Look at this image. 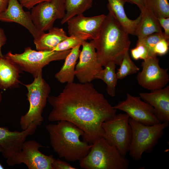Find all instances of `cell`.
Wrapping results in <instances>:
<instances>
[{
    "mask_svg": "<svg viewBox=\"0 0 169 169\" xmlns=\"http://www.w3.org/2000/svg\"><path fill=\"white\" fill-rule=\"evenodd\" d=\"M47 101L52 107L49 121L74 124L83 131V141L90 144L103 137L102 123L116 115L117 110L90 82L67 83L58 95H49Z\"/></svg>",
    "mask_w": 169,
    "mask_h": 169,
    "instance_id": "6da1fadb",
    "label": "cell"
},
{
    "mask_svg": "<svg viewBox=\"0 0 169 169\" xmlns=\"http://www.w3.org/2000/svg\"><path fill=\"white\" fill-rule=\"evenodd\" d=\"M129 35L109 12L98 37L93 40L98 61L102 66L110 62L120 65L131 44Z\"/></svg>",
    "mask_w": 169,
    "mask_h": 169,
    "instance_id": "7a4b0ae2",
    "label": "cell"
},
{
    "mask_svg": "<svg viewBox=\"0 0 169 169\" xmlns=\"http://www.w3.org/2000/svg\"><path fill=\"white\" fill-rule=\"evenodd\" d=\"M49 136L50 144L59 157L69 161H79L89 151L92 146L81 141L83 131L74 124L66 120L49 124L46 126Z\"/></svg>",
    "mask_w": 169,
    "mask_h": 169,
    "instance_id": "3957f363",
    "label": "cell"
},
{
    "mask_svg": "<svg viewBox=\"0 0 169 169\" xmlns=\"http://www.w3.org/2000/svg\"><path fill=\"white\" fill-rule=\"evenodd\" d=\"M89 151L80 160L79 166L84 169H127L129 161L115 146L104 137L92 144Z\"/></svg>",
    "mask_w": 169,
    "mask_h": 169,
    "instance_id": "277c9868",
    "label": "cell"
},
{
    "mask_svg": "<svg viewBox=\"0 0 169 169\" xmlns=\"http://www.w3.org/2000/svg\"><path fill=\"white\" fill-rule=\"evenodd\" d=\"M23 84L28 90L26 96L29 106L28 111L20 118L19 124L22 130L32 123L37 126L42 124L44 121L42 113L51 91L49 84L43 77L42 71L31 83Z\"/></svg>",
    "mask_w": 169,
    "mask_h": 169,
    "instance_id": "5b68a950",
    "label": "cell"
},
{
    "mask_svg": "<svg viewBox=\"0 0 169 169\" xmlns=\"http://www.w3.org/2000/svg\"><path fill=\"white\" fill-rule=\"evenodd\" d=\"M129 123L132 130V138L129 155L136 161L140 160L144 152L151 153L164 135V130L169 122H164L151 125H145L129 118Z\"/></svg>",
    "mask_w": 169,
    "mask_h": 169,
    "instance_id": "8992f818",
    "label": "cell"
},
{
    "mask_svg": "<svg viewBox=\"0 0 169 169\" xmlns=\"http://www.w3.org/2000/svg\"><path fill=\"white\" fill-rule=\"evenodd\" d=\"M71 50L36 51L27 47L22 53L13 54L9 52L4 57L18 65L22 71L30 73L34 78L51 62L65 59Z\"/></svg>",
    "mask_w": 169,
    "mask_h": 169,
    "instance_id": "52a82bcc",
    "label": "cell"
},
{
    "mask_svg": "<svg viewBox=\"0 0 169 169\" xmlns=\"http://www.w3.org/2000/svg\"><path fill=\"white\" fill-rule=\"evenodd\" d=\"M129 118L126 113H120L102 124L104 132L103 137L110 144L115 146L125 157L129 151L132 138Z\"/></svg>",
    "mask_w": 169,
    "mask_h": 169,
    "instance_id": "ba28073f",
    "label": "cell"
},
{
    "mask_svg": "<svg viewBox=\"0 0 169 169\" xmlns=\"http://www.w3.org/2000/svg\"><path fill=\"white\" fill-rule=\"evenodd\" d=\"M44 147L34 140L25 141L21 151L7 159V163L10 166L23 163L29 169H53L52 165L55 158L53 155H47L41 152L39 149Z\"/></svg>",
    "mask_w": 169,
    "mask_h": 169,
    "instance_id": "9c48e42d",
    "label": "cell"
},
{
    "mask_svg": "<svg viewBox=\"0 0 169 169\" xmlns=\"http://www.w3.org/2000/svg\"><path fill=\"white\" fill-rule=\"evenodd\" d=\"M65 12V0H49L33 7L30 15L37 28L44 32L53 27L56 20L62 19Z\"/></svg>",
    "mask_w": 169,
    "mask_h": 169,
    "instance_id": "30bf717a",
    "label": "cell"
},
{
    "mask_svg": "<svg viewBox=\"0 0 169 169\" xmlns=\"http://www.w3.org/2000/svg\"><path fill=\"white\" fill-rule=\"evenodd\" d=\"M113 107L116 110L125 112L135 121L145 125H151L161 123L154 108L143 101L140 96L127 93L125 100L120 101Z\"/></svg>",
    "mask_w": 169,
    "mask_h": 169,
    "instance_id": "8fae6325",
    "label": "cell"
},
{
    "mask_svg": "<svg viewBox=\"0 0 169 169\" xmlns=\"http://www.w3.org/2000/svg\"><path fill=\"white\" fill-rule=\"evenodd\" d=\"M141 66L142 70L138 73L136 79L143 88L152 91L164 88L168 84V69L160 67L157 56L149 57L143 60Z\"/></svg>",
    "mask_w": 169,
    "mask_h": 169,
    "instance_id": "7c38bea8",
    "label": "cell"
},
{
    "mask_svg": "<svg viewBox=\"0 0 169 169\" xmlns=\"http://www.w3.org/2000/svg\"><path fill=\"white\" fill-rule=\"evenodd\" d=\"M79 56V60L76 65L75 76L79 83H90L95 79L96 74L103 69L98 61L93 40L84 41Z\"/></svg>",
    "mask_w": 169,
    "mask_h": 169,
    "instance_id": "4fadbf2b",
    "label": "cell"
},
{
    "mask_svg": "<svg viewBox=\"0 0 169 169\" xmlns=\"http://www.w3.org/2000/svg\"><path fill=\"white\" fill-rule=\"evenodd\" d=\"M106 15L86 17L83 14L74 16L68 20V32L83 41L94 40L98 37Z\"/></svg>",
    "mask_w": 169,
    "mask_h": 169,
    "instance_id": "5bb4252c",
    "label": "cell"
},
{
    "mask_svg": "<svg viewBox=\"0 0 169 169\" xmlns=\"http://www.w3.org/2000/svg\"><path fill=\"white\" fill-rule=\"evenodd\" d=\"M37 128L33 124L21 131H11L7 127H0V145L3 149L2 153L4 158L7 159L19 153L27 137L33 134Z\"/></svg>",
    "mask_w": 169,
    "mask_h": 169,
    "instance_id": "9a60e30c",
    "label": "cell"
},
{
    "mask_svg": "<svg viewBox=\"0 0 169 169\" xmlns=\"http://www.w3.org/2000/svg\"><path fill=\"white\" fill-rule=\"evenodd\" d=\"M18 0H9L6 10L0 14V21L18 23L26 28L37 39L44 32L38 30L33 24L30 13L24 10Z\"/></svg>",
    "mask_w": 169,
    "mask_h": 169,
    "instance_id": "2e32d148",
    "label": "cell"
},
{
    "mask_svg": "<svg viewBox=\"0 0 169 169\" xmlns=\"http://www.w3.org/2000/svg\"><path fill=\"white\" fill-rule=\"evenodd\" d=\"M139 96L155 109L161 122L169 121V86L151 91L141 92Z\"/></svg>",
    "mask_w": 169,
    "mask_h": 169,
    "instance_id": "e0dca14e",
    "label": "cell"
},
{
    "mask_svg": "<svg viewBox=\"0 0 169 169\" xmlns=\"http://www.w3.org/2000/svg\"><path fill=\"white\" fill-rule=\"evenodd\" d=\"M107 8L115 19L129 33L135 35L140 21L141 14L135 19L129 18L126 15L124 6L126 3L125 0H107Z\"/></svg>",
    "mask_w": 169,
    "mask_h": 169,
    "instance_id": "ac0fdd59",
    "label": "cell"
},
{
    "mask_svg": "<svg viewBox=\"0 0 169 169\" xmlns=\"http://www.w3.org/2000/svg\"><path fill=\"white\" fill-rule=\"evenodd\" d=\"M22 70L4 56L0 58V88L1 90L19 87L20 74Z\"/></svg>",
    "mask_w": 169,
    "mask_h": 169,
    "instance_id": "d6986e66",
    "label": "cell"
},
{
    "mask_svg": "<svg viewBox=\"0 0 169 169\" xmlns=\"http://www.w3.org/2000/svg\"><path fill=\"white\" fill-rule=\"evenodd\" d=\"M140 11L141 17L135 34L138 40L154 33L162 32L158 18L149 8L147 7Z\"/></svg>",
    "mask_w": 169,
    "mask_h": 169,
    "instance_id": "ffe728a7",
    "label": "cell"
},
{
    "mask_svg": "<svg viewBox=\"0 0 169 169\" xmlns=\"http://www.w3.org/2000/svg\"><path fill=\"white\" fill-rule=\"evenodd\" d=\"M81 45L72 49L65 59V62L60 70L54 75L61 83H70L74 82L75 76V68L81 50Z\"/></svg>",
    "mask_w": 169,
    "mask_h": 169,
    "instance_id": "44dd1931",
    "label": "cell"
},
{
    "mask_svg": "<svg viewBox=\"0 0 169 169\" xmlns=\"http://www.w3.org/2000/svg\"><path fill=\"white\" fill-rule=\"evenodd\" d=\"M48 33H44L34 43L38 51L53 50L59 44L68 37L63 28L53 27Z\"/></svg>",
    "mask_w": 169,
    "mask_h": 169,
    "instance_id": "7402d4cb",
    "label": "cell"
},
{
    "mask_svg": "<svg viewBox=\"0 0 169 169\" xmlns=\"http://www.w3.org/2000/svg\"><path fill=\"white\" fill-rule=\"evenodd\" d=\"M116 65L113 62L108 63L95 77V79H101L106 84L107 93L111 97L115 95L116 87L118 79L115 72Z\"/></svg>",
    "mask_w": 169,
    "mask_h": 169,
    "instance_id": "603a6c76",
    "label": "cell"
},
{
    "mask_svg": "<svg viewBox=\"0 0 169 169\" xmlns=\"http://www.w3.org/2000/svg\"><path fill=\"white\" fill-rule=\"evenodd\" d=\"M94 0H65L66 12L62 24L76 15L82 14L92 7Z\"/></svg>",
    "mask_w": 169,
    "mask_h": 169,
    "instance_id": "cb8c5ba5",
    "label": "cell"
},
{
    "mask_svg": "<svg viewBox=\"0 0 169 169\" xmlns=\"http://www.w3.org/2000/svg\"><path fill=\"white\" fill-rule=\"evenodd\" d=\"M120 65L116 73L118 79H121L127 76L136 73L140 69L131 59L129 51L125 54Z\"/></svg>",
    "mask_w": 169,
    "mask_h": 169,
    "instance_id": "d4e9b609",
    "label": "cell"
},
{
    "mask_svg": "<svg viewBox=\"0 0 169 169\" xmlns=\"http://www.w3.org/2000/svg\"><path fill=\"white\" fill-rule=\"evenodd\" d=\"M147 7L152 11L158 18L169 17L168 0H147Z\"/></svg>",
    "mask_w": 169,
    "mask_h": 169,
    "instance_id": "484cf974",
    "label": "cell"
},
{
    "mask_svg": "<svg viewBox=\"0 0 169 169\" xmlns=\"http://www.w3.org/2000/svg\"><path fill=\"white\" fill-rule=\"evenodd\" d=\"M162 39H166L163 32L149 35L141 39H138L137 42L143 44L147 47L149 51L150 57H156L154 54L153 49L155 45Z\"/></svg>",
    "mask_w": 169,
    "mask_h": 169,
    "instance_id": "4316f807",
    "label": "cell"
},
{
    "mask_svg": "<svg viewBox=\"0 0 169 169\" xmlns=\"http://www.w3.org/2000/svg\"><path fill=\"white\" fill-rule=\"evenodd\" d=\"M84 41L73 36H68L56 46L53 50L60 51L71 49L79 45H81Z\"/></svg>",
    "mask_w": 169,
    "mask_h": 169,
    "instance_id": "83f0119b",
    "label": "cell"
},
{
    "mask_svg": "<svg viewBox=\"0 0 169 169\" xmlns=\"http://www.w3.org/2000/svg\"><path fill=\"white\" fill-rule=\"evenodd\" d=\"M131 54L132 58L135 60L139 59L144 60L150 57L149 51L147 47L138 42L136 47L131 50Z\"/></svg>",
    "mask_w": 169,
    "mask_h": 169,
    "instance_id": "f1b7e54d",
    "label": "cell"
},
{
    "mask_svg": "<svg viewBox=\"0 0 169 169\" xmlns=\"http://www.w3.org/2000/svg\"><path fill=\"white\" fill-rule=\"evenodd\" d=\"M169 40L162 39L159 41L154 46L153 51L155 55L162 56L166 54L169 49Z\"/></svg>",
    "mask_w": 169,
    "mask_h": 169,
    "instance_id": "f546056e",
    "label": "cell"
},
{
    "mask_svg": "<svg viewBox=\"0 0 169 169\" xmlns=\"http://www.w3.org/2000/svg\"><path fill=\"white\" fill-rule=\"evenodd\" d=\"M52 167L53 169H77L66 162L58 159H55L52 164Z\"/></svg>",
    "mask_w": 169,
    "mask_h": 169,
    "instance_id": "4dcf8cb0",
    "label": "cell"
},
{
    "mask_svg": "<svg viewBox=\"0 0 169 169\" xmlns=\"http://www.w3.org/2000/svg\"><path fill=\"white\" fill-rule=\"evenodd\" d=\"M159 23L164 30L163 32L166 39L169 40V17L158 18Z\"/></svg>",
    "mask_w": 169,
    "mask_h": 169,
    "instance_id": "1f68e13d",
    "label": "cell"
},
{
    "mask_svg": "<svg viewBox=\"0 0 169 169\" xmlns=\"http://www.w3.org/2000/svg\"><path fill=\"white\" fill-rule=\"evenodd\" d=\"M48 0H18L23 7L29 10L40 3Z\"/></svg>",
    "mask_w": 169,
    "mask_h": 169,
    "instance_id": "d6a6232c",
    "label": "cell"
},
{
    "mask_svg": "<svg viewBox=\"0 0 169 169\" xmlns=\"http://www.w3.org/2000/svg\"><path fill=\"white\" fill-rule=\"evenodd\" d=\"M126 2L135 4L141 10L147 7V0H125Z\"/></svg>",
    "mask_w": 169,
    "mask_h": 169,
    "instance_id": "836d02e7",
    "label": "cell"
},
{
    "mask_svg": "<svg viewBox=\"0 0 169 169\" xmlns=\"http://www.w3.org/2000/svg\"><path fill=\"white\" fill-rule=\"evenodd\" d=\"M7 40V38L3 30L0 28V58L4 56L2 52V47L5 44Z\"/></svg>",
    "mask_w": 169,
    "mask_h": 169,
    "instance_id": "e575fe53",
    "label": "cell"
},
{
    "mask_svg": "<svg viewBox=\"0 0 169 169\" xmlns=\"http://www.w3.org/2000/svg\"><path fill=\"white\" fill-rule=\"evenodd\" d=\"M9 0H0V14L4 12L8 6Z\"/></svg>",
    "mask_w": 169,
    "mask_h": 169,
    "instance_id": "d590c367",
    "label": "cell"
},
{
    "mask_svg": "<svg viewBox=\"0 0 169 169\" xmlns=\"http://www.w3.org/2000/svg\"><path fill=\"white\" fill-rule=\"evenodd\" d=\"M3 151V149L2 147L0 145V153H2ZM4 167L0 163V169H4Z\"/></svg>",
    "mask_w": 169,
    "mask_h": 169,
    "instance_id": "8d00e7d4",
    "label": "cell"
},
{
    "mask_svg": "<svg viewBox=\"0 0 169 169\" xmlns=\"http://www.w3.org/2000/svg\"><path fill=\"white\" fill-rule=\"evenodd\" d=\"M1 90L0 88V103H1L2 101V94L1 92Z\"/></svg>",
    "mask_w": 169,
    "mask_h": 169,
    "instance_id": "74e56055",
    "label": "cell"
}]
</instances>
